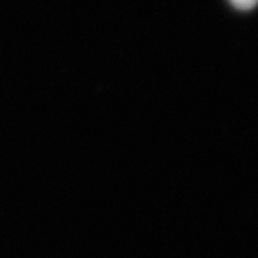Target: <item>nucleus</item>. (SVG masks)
Returning <instances> with one entry per match:
<instances>
[{
	"label": "nucleus",
	"mask_w": 258,
	"mask_h": 258,
	"mask_svg": "<svg viewBox=\"0 0 258 258\" xmlns=\"http://www.w3.org/2000/svg\"><path fill=\"white\" fill-rule=\"evenodd\" d=\"M230 2L237 8V9L241 10L252 9L254 6H257L258 5V0H230Z\"/></svg>",
	"instance_id": "nucleus-1"
}]
</instances>
